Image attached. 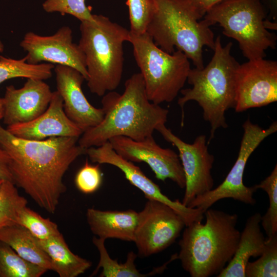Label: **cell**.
Listing matches in <instances>:
<instances>
[{
	"label": "cell",
	"instance_id": "cell-1",
	"mask_svg": "<svg viewBox=\"0 0 277 277\" xmlns=\"http://www.w3.org/2000/svg\"><path fill=\"white\" fill-rule=\"evenodd\" d=\"M76 137H51L44 140L17 137L0 125V146L10 158L13 182L42 208L54 213L66 190L64 175L71 164L86 154Z\"/></svg>",
	"mask_w": 277,
	"mask_h": 277
},
{
	"label": "cell",
	"instance_id": "cell-2",
	"mask_svg": "<svg viewBox=\"0 0 277 277\" xmlns=\"http://www.w3.org/2000/svg\"><path fill=\"white\" fill-rule=\"evenodd\" d=\"M124 85L122 94L113 90L103 96L104 118L83 133L78 140L80 146L86 149L97 147L118 136L142 140L165 124L169 110L148 99L140 73L132 74Z\"/></svg>",
	"mask_w": 277,
	"mask_h": 277
},
{
	"label": "cell",
	"instance_id": "cell-3",
	"mask_svg": "<svg viewBox=\"0 0 277 277\" xmlns=\"http://www.w3.org/2000/svg\"><path fill=\"white\" fill-rule=\"evenodd\" d=\"M204 215L205 223L185 226L179 243L177 259L191 277L217 275L233 256L240 237L236 214L209 208Z\"/></svg>",
	"mask_w": 277,
	"mask_h": 277
},
{
	"label": "cell",
	"instance_id": "cell-4",
	"mask_svg": "<svg viewBox=\"0 0 277 277\" xmlns=\"http://www.w3.org/2000/svg\"><path fill=\"white\" fill-rule=\"evenodd\" d=\"M232 47V42L223 46L218 36L211 61L202 69H190L187 81L192 87L182 89V96L177 101L182 110V126L186 103L194 101L202 108L203 118L211 127L208 145L217 129L228 127L226 112L235 106V76L240 64L231 54Z\"/></svg>",
	"mask_w": 277,
	"mask_h": 277
},
{
	"label": "cell",
	"instance_id": "cell-5",
	"mask_svg": "<svg viewBox=\"0 0 277 277\" xmlns=\"http://www.w3.org/2000/svg\"><path fill=\"white\" fill-rule=\"evenodd\" d=\"M94 22H82L78 45L85 56L87 86L92 93L103 96L115 90L124 69L125 42L130 31L108 17L94 14Z\"/></svg>",
	"mask_w": 277,
	"mask_h": 277
},
{
	"label": "cell",
	"instance_id": "cell-6",
	"mask_svg": "<svg viewBox=\"0 0 277 277\" xmlns=\"http://www.w3.org/2000/svg\"><path fill=\"white\" fill-rule=\"evenodd\" d=\"M155 11L146 32L155 44L172 53L179 50L195 68L204 67L203 49L213 50L214 35L210 26L196 14L189 0H154Z\"/></svg>",
	"mask_w": 277,
	"mask_h": 277
},
{
	"label": "cell",
	"instance_id": "cell-7",
	"mask_svg": "<svg viewBox=\"0 0 277 277\" xmlns=\"http://www.w3.org/2000/svg\"><path fill=\"white\" fill-rule=\"evenodd\" d=\"M203 18L210 27L219 24L225 36L236 40L248 60L264 58L267 49L275 48L276 36L266 27L261 0H223Z\"/></svg>",
	"mask_w": 277,
	"mask_h": 277
},
{
	"label": "cell",
	"instance_id": "cell-8",
	"mask_svg": "<svg viewBox=\"0 0 277 277\" xmlns=\"http://www.w3.org/2000/svg\"><path fill=\"white\" fill-rule=\"evenodd\" d=\"M129 42L148 99L159 105L172 102L187 81L191 69L188 58L179 50L172 53L164 51L147 32L130 33Z\"/></svg>",
	"mask_w": 277,
	"mask_h": 277
},
{
	"label": "cell",
	"instance_id": "cell-9",
	"mask_svg": "<svg viewBox=\"0 0 277 277\" xmlns=\"http://www.w3.org/2000/svg\"><path fill=\"white\" fill-rule=\"evenodd\" d=\"M244 130L237 159L223 182L215 188L195 197L188 207L199 208L204 212L220 200L231 198L245 204L254 205V185L247 187L243 183L247 162L254 150L268 136L277 131V122H273L267 128L263 129L249 118L242 125Z\"/></svg>",
	"mask_w": 277,
	"mask_h": 277
},
{
	"label": "cell",
	"instance_id": "cell-10",
	"mask_svg": "<svg viewBox=\"0 0 277 277\" xmlns=\"http://www.w3.org/2000/svg\"><path fill=\"white\" fill-rule=\"evenodd\" d=\"M186 226L182 216L169 206L147 199L138 212L135 243L138 256L146 258L160 252L172 244Z\"/></svg>",
	"mask_w": 277,
	"mask_h": 277
},
{
	"label": "cell",
	"instance_id": "cell-11",
	"mask_svg": "<svg viewBox=\"0 0 277 277\" xmlns=\"http://www.w3.org/2000/svg\"><path fill=\"white\" fill-rule=\"evenodd\" d=\"M156 130L178 150L186 181L182 203L188 207L195 197L211 190L213 187L211 169L214 157L208 151L206 136L200 135L192 144H189L175 135L165 124L159 126Z\"/></svg>",
	"mask_w": 277,
	"mask_h": 277
},
{
	"label": "cell",
	"instance_id": "cell-12",
	"mask_svg": "<svg viewBox=\"0 0 277 277\" xmlns=\"http://www.w3.org/2000/svg\"><path fill=\"white\" fill-rule=\"evenodd\" d=\"M277 101V62L264 58L239 64L235 76V106L241 112Z\"/></svg>",
	"mask_w": 277,
	"mask_h": 277
},
{
	"label": "cell",
	"instance_id": "cell-13",
	"mask_svg": "<svg viewBox=\"0 0 277 277\" xmlns=\"http://www.w3.org/2000/svg\"><path fill=\"white\" fill-rule=\"evenodd\" d=\"M20 46L27 52L25 57L28 63L46 62L69 66L78 70L86 81L88 78L85 54L78 44L73 42L72 31L69 26H63L49 36L27 32Z\"/></svg>",
	"mask_w": 277,
	"mask_h": 277
},
{
	"label": "cell",
	"instance_id": "cell-14",
	"mask_svg": "<svg viewBox=\"0 0 277 277\" xmlns=\"http://www.w3.org/2000/svg\"><path fill=\"white\" fill-rule=\"evenodd\" d=\"M109 142L124 159L148 164L157 179L162 181L170 179L181 188H185V177L179 155L171 149L160 147L152 135L140 141L118 136Z\"/></svg>",
	"mask_w": 277,
	"mask_h": 277
},
{
	"label": "cell",
	"instance_id": "cell-15",
	"mask_svg": "<svg viewBox=\"0 0 277 277\" xmlns=\"http://www.w3.org/2000/svg\"><path fill=\"white\" fill-rule=\"evenodd\" d=\"M86 154L93 163L109 164L120 169L125 178L131 184L140 189L147 199L162 202L178 212L184 220L186 226L194 221L203 220L204 212L202 209L190 208L184 206L179 200H170L162 192L159 186L148 178L139 167L117 153L109 141L97 147L87 148Z\"/></svg>",
	"mask_w": 277,
	"mask_h": 277
},
{
	"label": "cell",
	"instance_id": "cell-16",
	"mask_svg": "<svg viewBox=\"0 0 277 277\" xmlns=\"http://www.w3.org/2000/svg\"><path fill=\"white\" fill-rule=\"evenodd\" d=\"M54 70L56 91L63 99L68 117L84 132L100 123L104 116L103 110L94 107L86 98L82 88L84 76L67 66L56 65Z\"/></svg>",
	"mask_w": 277,
	"mask_h": 277
},
{
	"label": "cell",
	"instance_id": "cell-17",
	"mask_svg": "<svg viewBox=\"0 0 277 277\" xmlns=\"http://www.w3.org/2000/svg\"><path fill=\"white\" fill-rule=\"evenodd\" d=\"M52 93L44 80L27 78L18 89L13 85L6 88L4 123L7 126L31 121L45 111Z\"/></svg>",
	"mask_w": 277,
	"mask_h": 277
},
{
	"label": "cell",
	"instance_id": "cell-18",
	"mask_svg": "<svg viewBox=\"0 0 277 277\" xmlns=\"http://www.w3.org/2000/svg\"><path fill=\"white\" fill-rule=\"evenodd\" d=\"M6 129L17 137L36 141L59 136L79 138L84 132L66 114L63 99L57 91L53 92L47 109L37 117L7 126Z\"/></svg>",
	"mask_w": 277,
	"mask_h": 277
},
{
	"label": "cell",
	"instance_id": "cell-19",
	"mask_svg": "<svg viewBox=\"0 0 277 277\" xmlns=\"http://www.w3.org/2000/svg\"><path fill=\"white\" fill-rule=\"evenodd\" d=\"M138 212L132 209L124 211H103L88 208L87 223L91 232L105 240L116 239L134 242Z\"/></svg>",
	"mask_w": 277,
	"mask_h": 277
},
{
	"label": "cell",
	"instance_id": "cell-20",
	"mask_svg": "<svg viewBox=\"0 0 277 277\" xmlns=\"http://www.w3.org/2000/svg\"><path fill=\"white\" fill-rule=\"evenodd\" d=\"M261 216L257 212L247 219L233 256L217 277H245V269L250 257H258L263 252L266 239L261 229Z\"/></svg>",
	"mask_w": 277,
	"mask_h": 277
},
{
	"label": "cell",
	"instance_id": "cell-21",
	"mask_svg": "<svg viewBox=\"0 0 277 277\" xmlns=\"http://www.w3.org/2000/svg\"><path fill=\"white\" fill-rule=\"evenodd\" d=\"M38 242L49 256L52 270L60 277H76L91 266V262L73 253L60 233Z\"/></svg>",
	"mask_w": 277,
	"mask_h": 277
},
{
	"label": "cell",
	"instance_id": "cell-22",
	"mask_svg": "<svg viewBox=\"0 0 277 277\" xmlns=\"http://www.w3.org/2000/svg\"><path fill=\"white\" fill-rule=\"evenodd\" d=\"M0 241L9 245L26 261L52 270L50 260L38 239L24 227L15 224L3 228L0 230Z\"/></svg>",
	"mask_w": 277,
	"mask_h": 277
},
{
	"label": "cell",
	"instance_id": "cell-23",
	"mask_svg": "<svg viewBox=\"0 0 277 277\" xmlns=\"http://www.w3.org/2000/svg\"><path fill=\"white\" fill-rule=\"evenodd\" d=\"M105 240L102 238H93L92 242L99 252L100 260L91 276L95 275L100 268L102 269L99 275L100 277H145L154 275L163 269L162 267H160L148 273H141L135 264L137 255L133 251L128 253L124 263H120L116 259L110 258L105 247Z\"/></svg>",
	"mask_w": 277,
	"mask_h": 277
},
{
	"label": "cell",
	"instance_id": "cell-24",
	"mask_svg": "<svg viewBox=\"0 0 277 277\" xmlns=\"http://www.w3.org/2000/svg\"><path fill=\"white\" fill-rule=\"evenodd\" d=\"M54 67L49 63L31 64L27 62L25 57L16 60L0 56V84L16 77L44 81L52 77Z\"/></svg>",
	"mask_w": 277,
	"mask_h": 277
},
{
	"label": "cell",
	"instance_id": "cell-25",
	"mask_svg": "<svg viewBox=\"0 0 277 277\" xmlns=\"http://www.w3.org/2000/svg\"><path fill=\"white\" fill-rule=\"evenodd\" d=\"M47 270L21 257L0 241V277H40Z\"/></svg>",
	"mask_w": 277,
	"mask_h": 277
},
{
	"label": "cell",
	"instance_id": "cell-26",
	"mask_svg": "<svg viewBox=\"0 0 277 277\" xmlns=\"http://www.w3.org/2000/svg\"><path fill=\"white\" fill-rule=\"evenodd\" d=\"M27 204V201L19 194L15 184L4 181L0 185V230L15 224L19 211Z\"/></svg>",
	"mask_w": 277,
	"mask_h": 277
},
{
	"label": "cell",
	"instance_id": "cell-27",
	"mask_svg": "<svg viewBox=\"0 0 277 277\" xmlns=\"http://www.w3.org/2000/svg\"><path fill=\"white\" fill-rule=\"evenodd\" d=\"M39 240L48 239L60 234L57 225L48 218H44L27 206L19 211L15 221Z\"/></svg>",
	"mask_w": 277,
	"mask_h": 277
},
{
	"label": "cell",
	"instance_id": "cell-28",
	"mask_svg": "<svg viewBox=\"0 0 277 277\" xmlns=\"http://www.w3.org/2000/svg\"><path fill=\"white\" fill-rule=\"evenodd\" d=\"M245 277L277 276V234L266 239L264 250L259 258L247 263Z\"/></svg>",
	"mask_w": 277,
	"mask_h": 277
},
{
	"label": "cell",
	"instance_id": "cell-29",
	"mask_svg": "<svg viewBox=\"0 0 277 277\" xmlns=\"http://www.w3.org/2000/svg\"><path fill=\"white\" fill-rule=\"evenodd\" d=\"M254 186L257 190H264L268 196L269 207L261 216V225L269 238L277 234V165L267 177Z\"/></svg>",
	"mask_w": 277,
	"mask_h": 277
},
{
	"label": "cell",
	"instance_id": "cell-30",
	"mask_svg": "<svg viewBox=\"0 0 277 277\" xmlns=\"http://www.w3.org/2000/svg\"><path fill=\"white\" fill-rule=\"evenodd\" d=\"M131 34L139 35L146 32L155 11L154 0H127Z\"/></svg>",
	"mask_w": 277,
	"mask_h": 277
},
{
	"label": "cell",
	"instance_id": "cell-31",
	"mask_svg": "<svg viewBox=\"0 0 277 277\" xmlns=\"http://www.w3.org/2000/svg\"><path fill=\"white\" fill-rule=\"evenodd\" d=\"M42 7L48 13L58 12L70 14L82 22H94V14L90 7L86 4V0H46Z\"/></svg>",
	"mask_w": 277,
	"mask_h": 277
},
{
	"label": "cell",
	"instance_id": "cell-32",
	"mask_svg": "<svg viewBox=\"0 0 277 277\" xmlns=\"http://www.w3.org/2000/svg\"><path fill=\"white\" fill-rule=\"evenodd\" d=\"M102 180L103 174L99 164L92 165L87 161L77 172L74 181L76 188L81 192L90 194L100 187Z\"/></svg>",
	"mask_w": 277,
	"mask_h": 277
},
{
	"label": "cell",
	"instance_id": "cell-33",
	"mask_svg": "<svg viewBox=\"0 0 277 277\" xmlns=\"http://www.w3.org/2000/svg\"><path fill=\"white\" fill-rule=\"evenodd\" d=\"M223 0H189L196 14L202 18L213 7Z\"/></svg>",
	"mask_w": 277,
	"mask_h": 277
},
{
	"label": "cell",
	"instance_id": "cell-34",
	"mask_svg": "<svg viewBox=\"0 0 277 277\" xmlns=\"http://www.w3.org/2000/svg\"><path fill=\"white\" fill-rule=\"evenodd\" d=\"M9 155L0 146V180L9 181L13 182L12 175L9 170Z\"/></svg>",
	"mask_w": 277,
	"mask_h": 277
},
{
	"label": "cell",
	"instance_id": "cell-35",
	"mask_svg": "<svg viewBox=\"0 0 277 277\" xmlns=\"http://www.w3.org/2000/svg\"><path fill=\"white\" fill-rule=\"evenodd\" d=\"M265 3L269 10L270 17L274 21H276L277 15V0H265Z\"/></svg>",
	"mask_w": 277,
	"mask_h": 277
},
{
	"label": "cell",
	"instance_id": "cell-36",
	"mask_svg": "<svg viewBox=\"0 0 277 277\" xmlns=\"http://www.w3.org/2000/svg\"><path fill=\"white\" fill-rule=\"evenodd\" d=\"M4 113V104L3 98H0V121L3 119Z\"/></svg>",
	"mask_w": 277,
	"mask_h": 277
},
{
	"label": "cell",
	"instance_id": "cell-37",
	"mask_svg": "<svg viewBox=\"0 0 277 277\" xmlns=\"http://www.w3.org/2000/svg\"><path fill=\"white\" fill-rule=\"evenodd\" d=\"M4 49V46L2 42V41L0 40V53H2L3 52Z\"/></svg>",
	"mask_w": 277,
	"mask_h": 277
},
{
	"label": "cell",
	"instance_id": "cell-38",
	"mask_svg": "<svg viewBox=\"0 0 277 277\" xmlns=\"http://www.w3.org/2000/svg\"><path fill=\"white\" fill-rule=\"evenodd\" d=\"M4 181L3 180H0V185L2 183V182H3Z\"/></svg>",
	"mask_w": 277,
	"mask_h": 277
}]
</instances>
